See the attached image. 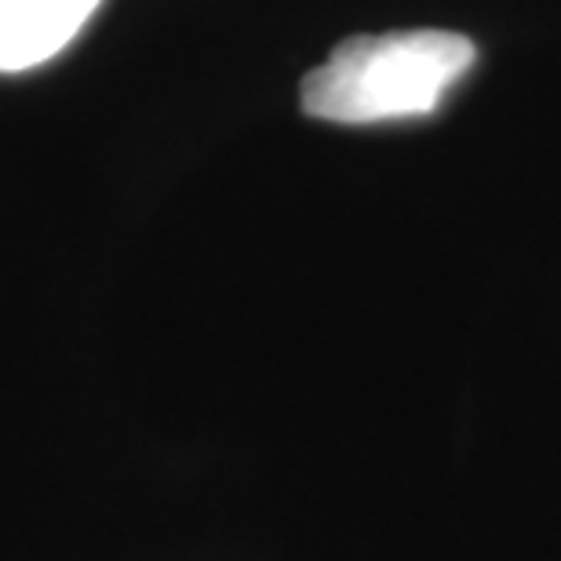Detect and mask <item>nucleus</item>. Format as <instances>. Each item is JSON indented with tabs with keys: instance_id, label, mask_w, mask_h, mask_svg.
<instances>
[{
	"instance_id": "nucleus-2",
	"label": "nucleus",
	"mask_w": 561,
	"mask_h": 561,
	"mask_svg": "<svg viewBox=\"0 0 561 561\" xmlns=\"http://www.w3.org/2000/svg\"><path fill=\"white\" fill-rule=\"evenodd\" d=\"M103 0H0V73L55 59Z\"/></svg>"
},
{
	"instance_id": "nucleus-1",
	"label": "nucleus",
	"mask_w": 561,
	"mask_h": 561,
	"mask_svg": "<svg viewBox=\"0 0 561 561\" xmlns=\"http://www.w3.org/2000/svg\"><path fill=\"white\" fill-rule=\"evenodd\" d=\"M478 59L448 30H398L351 37L302 77V110L332 125H383L426 117Z\"/></svg>"
}]
</instances>
